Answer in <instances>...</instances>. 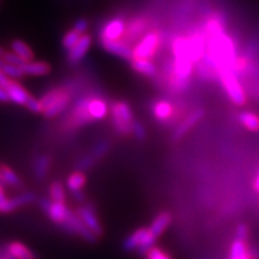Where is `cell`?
I'll return each instance as SVG.
<instances>
[{"label":"cell","mask_w":259,"mask_h":259,"mask_svg":"<svg viewBox=\"0 0 259 259\" xmlns=\"http://www.w3.org/2000/svg\"><path fill=\"white\" fill-rule=\"evenodd\" d=\"M238 120L246 130L252 132L259 131V115L254 112L244 111L238 116Z\"/></svg>","instance_id":"cell-27"},{"label":"cell","mask_w":259,"mask_h":259,"mask_svg":"<svg viewBox=\"0 0 259 259\" xmlns=\"http://www.w3.org/2000/svg\"><path fill=\"white\" fill-rule=\"evenodd\" d=\"M25 107L31 111L32 113H42V106H41V101L40 100L35 99L34 96L29 97V100L25 103Z\"/></svg>","instance_id":"cell-37"},{"label":"cell","mask_w":259,"mask_h":259,"mask_svg":"<svg viewBox=\"0 0 259 259\" xmlns=\"http://www.w3.org/2000/svg\"><path fill=\"white\" fill-rule=\"evenodd\" d=\"M93 121L88 112V96H84L74 103L73 108L71 109L67 125L71 127H78Z\"/></svg>","instance_id":"cell-10"},{"label":"cell","mask_w":259,"mask_h":259,"mask_svg":"<svg viewBox=\"0 0 259 259\" xmlns=\"http://www.w3.org/2000/svg\"><path fill=\"white\" fill-rule=\"evenodd\" d=\"M0 183L15 187H19L22 185L21 179L17 177V174L11 168L3 163H0Z\"/></svg>","instance_id":"cell-28"},{"label":"cell","mask_w":259,"mask_h":259,"mask_svg":"<svg viewBox=\"0 0 259 259\" xmlns=\"http://www.w3.org/2000/svg\"><path fill=\"white\" fill-rule=\"evenodd\" d=\"M3 59H4L5 63L8 64H14V65H18V66H23V64L25 63V61H23L19 58L17 54L15 53V52H8L5 51L4 53H3L2 56Z\"/></svg>","instance_id":"cell-35"},{"label":"cell","mask_w":259,"mask_h":259,"mask_svg":"<svg viewBox=\"0 0 259 259\" xmlns=\"http://www.w3.org/2000/svg\"><path fill=\"white\" fill-rule=\"evenodd\" d=\"M145 255H147V259H171L163 250L158 247H154V246L150 250H148Z\"/></svg>","instance_id":"cell-36"},{"label":"cell","mask_w":259,"mask_h":259,"mask_svg":"<svg viewBox=\"0 0 259 259\" xmlns=\"http://www.w3.org/2000/svg\"><path fill=\"white\" fill-rule=\"evenodd\" d=\"M219 79L221 80L223 89L226 90L231 101L236 106H244L247 102V96L242 87V84L239 79L238 74L233 70H225L220 73Z\"/></svg>","instance_id":"cell-3"},{"label":"cell","mask_w":259,"mask_h":259,"mask_svg":"<svg viewBox=\"0 0 259 259\" xmlns=\"http://www.w3.org/2000/svg\"><path fill=\"white\" fill-rule=\"evenodd\" d=\"M6 250H8L10 255L14 259H36L30 248H28L27 246L22 244V242H11Z\"/></svg>","instance_id":"cell-24"},{"label":"cell","mask_w":259,"mask_h":259,"mask_svg":"<svg viewBox=\"0 0 259 259\" xmlns=\"http://www.w3.org/2000/svg\"><path fill=\"white\" fill-rule=\"evenodd\" d=\"M40 206L47 213L48 218L59 226L63 225L71 211L65 202H54V200L47 198L40 199Z\"/></svg>","instance_id":"cell-8"},{"label":"cell","mask_w":259,"mask_h":259,"mask_svg":"<svg viewBox=\"0 0 259 259\" xmlns=\"http://www.w3.org/2000/svg\"><path fill=\"white\" fill-rule=\"evenodd\" d=\"M92 44H93L92 35L89 34L82 35V37L79 38V41L77 42V44L69 51V53H67V61H69V64L71 65L78 64L79 61L85 57V54L88 53L90 47H92Z\"/></svg>","instance_id":"cell-13"},{"label":"cell","mask_w":259,"mask_h":259,"mask_svg":"<svg viewBox=\"0 0 259 259\" xmlns=\"http://www.w3.org/2000/svg\"><path fill=\"white\" fill-rule=\"evenodd\" d=\"M77 215L82 220L84 225L92 231L96 236L102 235L103 229L101 223H100L99 219H97L95 206L92 203H85L77 208Z\"/></svg>","instance_id":"cell-12"},{"label":"cell","mask_w":259,"mask_h":259,"mask_svg":"<svg viewBox=\"0 0 259 259\" xmlns=\"http://www.w3.org/2000/svg\"><path fill=\"white\" fill-rule=\"evenodd\" d=\"M51 164V158L47 155H41L36 158L34 163V173L37 179H44L46 177L48 168Z\"/></svg>","instance_id":"cell-29"},{"label":"cell","mask_w":259,"mask_h":259,"mask_svg":"<svg viewBox=\"0 0 259 259\" xmlns=\"http://www.w3.org/2000/svg\"><path fill=\"white\" fill-rule=\"evenodd\" d=\"M111 115L113 125L116 131L121 135H128L132 132V124H134V114L132 109L127 102L115 101L111 106Z\"/></svg>","instance_id":"cell-4"},{"label":"cell","mask_w":259,"mask_h":259,"mask_svg":"<svg viewBox=\"0 0 259 259\" xmlns=\"http://www.w3.org/2000/svg\"><path fill=\"white\" fill-rule=\"evenodd\" d=\"M131 134L134 135L136 138L139 139V141L144 139L145 128H144V126L142 125V122H139L137 120L134 121V124H132V132H131Z\"/></svg>","instance_id":"cell-38"},{"label":"cell","mask_w":259,"mask_h":259,"mask_svg":"<svg viewBox=\"0 0 259 259\" xmlns=\"http://www.w3.org/2000/svg\"><path fill=\"white\" fill-rule=\"evenodd\" d=\"M203 116H204L203 109H196V111L190 113V114L180 122L179 126L176 128V131H174L173 134L174 141H179V139L183 138L184 136L189 134L190 130L194 127V125H196L197 122H199V120L203 118Z\"/></svg>","instance_id":"cell-15"},{"label":"cell","mask_w":259,"mask_h":259,"mask_svg":"<svg viewBox=\"0 0 259 259\" xmlns=\"http://www.w3.org/2000/svg\"><path fill=\"white\" fill-rule=\"evenodd\" d=\"M10 77L6 76L4 71L0 70V87H3V88H6V85H8L9 82H10Z\"/></svg>","instance_id":"cell-41"},{"label":"cell","mask_w":259,"mask_h":259,"mask_svg":"<svg viewBox=\"0 0 259 259\" xmlns=\"http://www.w3.org/2000/svg\"><path fill=\"white\" fill-rule=\"evenodd\" d=\"M25 76H34V77H41L46 76L51 72L52 67L51 65L46 63V61H27L22 66Z\"/></svg>","instance_id":"cell-19"},{"label":"cell","mask_w":259,"mask_h":259,"mask_svg":"<svg viewBox=\"0 0 259 259\" xmlns=\"http://www.w3.org/2000/svg\"><path fill=\"white\" fill-rule=\"evenodd\" d=\"M85 176H84L82 171H74L67 179V187H69L71 192L82 191L84 185H85Z\"/></svg>","instance_id":"cell-30"},{"label":"cell","mask_w":259,"mask_h":259,"mask_svg":"<svg viewBox=\"0 0 259 259\" xmlns=\"http://www.w3.org/2000/svg\"><path fill=\"white\" fill-rule=\"evenodd\" d=\"M203 31L206 37L215 36L226 31V21L221 14H212L204 23Z\"/></svg>","instance_id":"cell-18"},{"label":"cell","mask_w":259,"mask_h":259,"mask_svg":"<svg viewBox=\"0 0 259 259\" xmlns=\"http://www.w3.org/2000/svg\"><path fill=\"white\" fill-rule=\"evenodd\" d=\"M131 67L136 72L143 74L148 77H155L157 73L156 65H155L151 59H131Z\"/></svg>","instance_id":"cell-22"},{"label":"cell","mask_w":259,"mask_h":259,"mask_svg":"<svg viewBox=\"0 0 259 259\" xmlns=\"http://www.w3.org/2000/svg\"><path fill=\"white\" fill-rule=\"evenodd\" d=\"M108 147H109V144L107 143V142H102V143L97 144L96 147L94 148L92 151H90L89 155L84 156L82 160L78 162V167L80 168V169H87V168L93 166L94 162H95L96 160H99L100 157H102L103 155L107 153Z\"/></svg>","instance_id":"cell-20"},{"label":"cell","mask_w":259,"mask_h":259,"mask_svg":"<svg viewBox=\"0 0 259 259\" xmlns=\"http://www.w3.org/2000/svg\"><path fill=\"white\" fill-rule=\"evenodd\" d=\"M4 52H5V50H4V48H3L2 46H0V57H2V56H3V53H4Z\"/></svg>","instance_id":"cell-47"},{"label":"cell","mask_w":259,"mask_h":259,"mask_svg":"<svg viewBox=\"0 0 259 259\" xmlns=\"http://www.w3.org/2000/svg\"><path fill=\"white\" fill-rule=\"evenodd\" d=\"M156 238L150 228H139L125 239L124 248L126 251L137 250L139 253H147L154 246Z\"/></svg>","instance_id":"cell-5"},{"label":"cell","mask_w":259,"mask_h":259,"mask_svg":"<svg viewBox=\"0 0 259 259\" xmlns=\"http://www.w3.org/2000/svg\"><path fill=\"white\" fill-rule=\"evenodd\" d=\"M74 30H77L79 32V34H87V31H88V28H89V23L88 21H87L85 18H79L77 19L76 22H74L73 27H72Z\"/></svg>","instance_id":"cell-40"},{"label":"cell","mask_w":259,"mask_h":259,"mask_svg":"<svg viewBox=\"0 0 259 259\" xmlns=\"http://www.w3.org/2000/svg\"><path fill=\"white\" fill-rule=\"evenodd\" d=\"M150 27L149 19L145 16H137L126 23V30L124 34V40L126 44L134 47V45L139 38H142L148 32V29Z\"/></svg>","instance_id":"cell-6"},{"label":"cell","mask_w":259,"mask_h":259,"mask_svg":"<svg viewBox=\"0 0 259 259\" xmlns=\"http://www.w3.org/2000/svg\"><path fill=\"white\" fill-rule=\"evenodd\" d=\"M61 228H64L65 231L70 233L78 234L79 236H82L84 240L89 242H95L97 239V236L90 231L88 227L84 225L82 220L79 219V216L77 215V212L70 211L67 219L65 220V222L61 225Z\"/></svg>","instance_id":"cell-9"},{"label":"cell","mask_w":259,"mask_h":259,"mask_svg":"<svg viewBox=\"0 0 259 259\" xmlns=\"http://www.w3.org/2000/svg\"><path fill=\"white\" fill-rule=\"evenodd\" d=\"M9 101H11V100H10L8 92H6L5 88L0 87V102H9Z\"/></svg>","instance_id":"cell-42"},{"label":"cell","mask_w":259,"mask_h":259,"mask_svg":"<svg viewBox=\"0 0 259 259\" xmlns=\"http://www.w3.org/2000/svg\"><path fill=\"white\" fill-rule=\"evenodd\" d=\"M153 113L158 121H167L174 114V106L167 100H158L154 103Z\"/></svg>","instance_id":"cell-21"},{"label":"cell","mask_w":259,"mask_h":259,"mask_svg":"<svg viewBox=\"0 0 259 259\" xmlns=\"http://www.w3.org/2000/svg\"><path fill=\"white\" fill-rule=\"evenodd\" d=\"M103 50L108 53L114 54L116 57H120L122 59H132V46L126 44L124 40L116 41H101L100 42Z\"/></svg>","instance_id":"cell-14"},{"label":"cell","mask_w":259,"mask_h":259,"mask_svg":"<svg viewBox=\"0 0 259 259\" xmlns=\"http://www.w3.org/2000/svg\"><path fill=\"white\" fill-rule=\"evenodd\" d=\"M248 234H250V231H248V227L241 223L236 227L235 231V239H239V240H247Z\"/></svg>","instance_id":"cell-39"},{"label":"cell","mask_w":259,"mask_h":259,"mask_svg":"<svg viewBox=\"0 0 259 259\" xmlns=\"http://www.w3.org/2000/svg\"><path fill=\"white\" fill-rule=\"evenodd\" d=\"M4 64H5V61H4V59H3L2 57H0V70L3 69V66H4Z\"/></svg>","instance_id":"cell-46"},{"label":"cell","mask_w":259,"mask_h":259,"mask_svg":"<svg viewBox=\"0 0 259 259\" xmlns=\"http://www.w3.org/2000/svg\"><path fill=\"white\" fill-rule=\"evenodd\" d=\"M162 32L158 30H150L139 38L132 47V59H153L157 51L160 50L162 41Z\"/></svg>","instance_id":"cell-2"},{"label":"cell","mask_w":259,"mask_h":259,"mask_svg":"<svg viewBox=\"0 0 259 259\" xmlns=\"http://www.w3.org/2000/svg\"><path fill=\"white\" fill-rule=\"evenodd\" d=\"M74 199L77 200V202H80L83 203L84 200H85V194H84L82 191H76V192H72Z\"/></svg>","instance_id":"cell-43"},{"label":"cell","mask_w":259,"mask_h":259,"mask_svg":"<svg viewBox=\"0 0 259 259\" xmlns=\"http://www.w3.org/2000/svg\"><path fill=\"white\" fill-rule=\"evenodd\" d=\"M2 71H4L6 76H9L10 78L12 79H19L23 78L25 76L23 69L22 66H18V65H14V64H8L5 63L4 66H3Z\"/></svg>","instance_id":"cell-32"},{"label":"cell","mask_w":259,"mask_h":259,"mask_svg":"<svg viewBox=\"0 0 259 259\" xmlns=\"http://www.w3.org/2000/svg\"><path fill=\"white\" fill-rule=\"evenodd\" d=\"M108 105L101 97L88 96V112L92 120H101L108 114Z\"/></svg>","instance_id":"cell-17"},{"label":"cell","mask_w":259,"mask_h":259,"mask_svg":"<svg viewBox=\"0 0 259 259\" xmlns=\"http://www.w3.org/2000/svg\"><path fill=\"white\" fill-rule=\"evenodd\" d=\"M5 89L9 94L10 100H11L14 103H16V105L25 106V103H27L29 97L31 96L30 94L24 89V87L22 85V84H19L17 80L12 78L10 79V82L8 85H6Z\"/></svg>","instance_id":"cell-16"},{"label":"cell","mask_w":259,"mask_h":259,"mask_svg":"<svg viewBox=\"0 0 259 259\" xmlns=\"http://www.w3.org/2000/svg\"><path fill=\"white\" fill-rule=\"evenodd\" d=\"M50 196L54 202H65V189L59 181H54L51 185Z\"/></svg>","instance_id":"cell-33"},{"label":"cell","mask_w":259,"mask_h":259,"mask_svg":"<svg viewBox=\"0 0 259 259\" xmlns=\"http://www.w3.org/2000/svg\"><path fill=\"white\" fill-rule=\"evenodd\" d=\"M170 222H171V215L169 212L163 211L158 213L156 218L154 219L153 223H151L149 228L151 229V232H153L155 235L160 236L162 233L168 228V226L170 225Z\"/></svg>","instance_id":"cell-26"},{"label":"cell","mask_w":259,"mask_h":259,"mask_svg":"<svg viewBox=\"0 0 259 259\" xmlns=\"http://www.w3.org/2000/svg\"><path fill=\"white\" fill-rule=\"evenodd\" d=\"M229 259H252L251 252L248 250V246L246 240H239L235 239L231 246L229 251Z\"/></svg>","instance_id":"cell-25"},{"label":"cell","mask_w":259,"mask_h":259,"mask_svg":"<svg viewBox=\"0 0 259 259\" xmlns=\"http://www.w3.org/2000/svg\"><path fill=\"white\" fill-rule=\"evenodd\" d=\"M42 113L47 118H54L67 108L71 101L70 90L65 87L53 88L41 97Z\"/></svg>","instance_id":"cell-1"},{"label":"cell","mask_w":259,"mask_h":259,"mask_svg":"<svg viewBox=\"0 0 259 259\" xmlns=\"http://www.w3.org/2000/svg\"><path fill=\"white\" fill-rule=\"evenodd\" d=\"M187 40H189L191 59L194 64H198L203 59V57L205 56L208 37H206L204 31H194L192 34L187 35Z\"/></svg>","instance_id":"cell-11"},{"label":"cell","mask_w":259,"mask_h":259,"mask_svg":"<svg viewBox=\"0 0 259 259\" xmlns=\"http://www.w3.org/2000/svg\"><path fill=\"white\" fill-rule=\"evenodd\" d=\"M11 50L25 63L31 61L35 57L31 47L28 44H25L23 40H21V38H15V40L11 41Z\"/></svg>","instance_id":"cell-23"},{"label":"cell","mask_w":259,"mask_h":259,"mask_svg":"<svg viewBox=\"0 0 259 259\" xmlns=\"http://www.w3.org/2000/svg\"><path fill=\"white\" fill-rule=\"evenodd\" d=\"M126 23L127 22L121 16H116V17L107 21L105 25L101 28V30H100V42L122 40L126 30Z\"/></svg>","instance_id":"cell-7"},{"label":"cell","mask_w":259,"mask_h":259,"mask_svg":"<svg viewBox=\"0 0 259 259\" xmlns=\"http://www.w3.org/2000/svg\"><path fill=\"white\" fill-rule=\"evenodd\" d=\"M82 37V34H79L78 31L74 30L73 28H71L69 31H66L64 34L63 40H61V45H63L64 50L70 51L77 42L79 41V38Z\"/></svg>","instance_id":"cell-31"},{"label":"cell","mask_w":259,"mask_h":259,"mask_svg":"<svg viewBox=\"0 0 259 259\" xmlns=\"http://www.w3.org/2000/svg\"><path fill=\"white\" fill-rule=\"evenodd\" d=\"M253 189H254L255 192L259 193V171H258L257 177H255V179H254V183H253Z\"/></svg>","instance_id":"cell-44"},{"label":"cell","mask_w":259,"mask_h":259,"mask_svg":"<svg viewBox=\"0 0 259 259\" xmlns=\"http://www.w3.org/2000/svg\"><path fill=\"white\" fill-rule=\"evenodd\" d=\"M255 97H257V99H259V87L257 88V92H255Z\"/></svg>","instance_id":"cell-48"},{"label":"cell","mask_w":259,"mask_h":259,"mask_svg":"<svg viewBox=\"0 0 259 259\" xmlns=\"http://www.w3.org/2000/svg\"><path fill=\"white\" fill-rule=\"evenodd\" d=\"M0 259H14V258H12L11 255H10L8 250H5V251L2 253V258H0Z\"/></svg>","instance_id":"cell-45"},{"label":"cell","mask_w":259,"mask_h":259,"mask_svg":"<svg viewBox=\"0 0 259 259\" xmlns=\"http://www.w3.org/2000/svg\"><path fill=\"white\" fill-rule=\"evenodd\" d=\"M11 203H10V198H8L5 194L4 184L0 183V212H11Z\"/></svg>","instance_id":"cell-34"}]
</instances>
